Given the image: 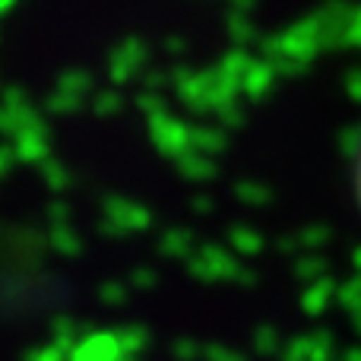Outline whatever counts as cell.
Here are the masks:
<instances>
[{
	"mask_svg": "<svg viewBox=\"0 0 361 361\" xmlns=\"http://www.w3.org/2000/svg\"><path fill=\"white\" fill-rule=\"evenodd\" d=\"M355 197H358V209H361V149H358V162H355Z\"/></svg>",
	"mask_w": 361,
	"mask_h": 361,
	"instance_id": "cell-1",
	"label": "cell"
}]
</instances>
